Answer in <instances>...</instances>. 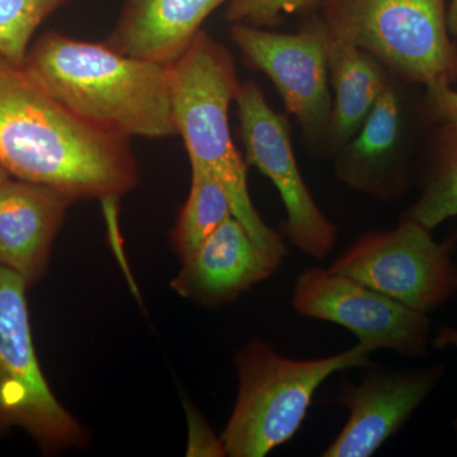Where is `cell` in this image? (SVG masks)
I'll return each instance as SVG.
<instances>
[{
  "label": "cell",
  "instance_id": "obj_1",
  "mask_svg": "<svg viewBox=\"0 0 457 457\" xmlns=\"http://www.w3.org/2000/svg\"><path fill=\"white\" fill-rule=\"evenodd\" d=\"M0 165L77 200H117L137 182L129 137L96 128L0 55Z\"/></svg>",
  "mask_w": 457,
  "mask_h": 457
},
{
  "label": "cell",
  "instance_id": "obj_2",
  "mask_svg": "<svg viewBox=\"0 0 457 457\" xmlns=\"http://www.w3.org/2000/svg\"><path fill=\"white\" fill-rule=\"evenodd\" d=\"M23 66L62 106L96 128L126 137L177 135L170 65L51 31L29 47Z\"/></svg>",
  "mask_w": 457,
  "mask_h": 457
},
{
  "label": "cell",
  "instance_id": "obj_3",
  "mask_svg": "<svg viewBox=\"0 0 457 457\" xmlns=\"http://www.w3.org/2000/svg\"><path fill=\"white\" fill-rule=\"evenodd\" d=\"M239 87L233 56L204 31L170 65L174 122L191 165L204 168L221 183L230 198L234 218L255 245L281 266L287 245L255 210L246 179L248 163L231 137L228 107L236 101Z\"/></svg>",
  "mask_w": 457,
  "mask_h": 457
},
{
  "label": "cell",
  "instance_id": "obj_4",
  "mask_svg": "<svg viewBox=\"0 0 457 457\" xmlns=\"http://www.w3.org/2000/svg\"><path fill=\"white\" fill-rule=\"evenodd\" d=\"M368 345L318 360L281 356L252 339L236 357L239 393L221 435L231 457H264L296 435L321 384L336 372L370 365Z\"/></svg>",
  "mask_w": 457,
  "mask_h": 457
},
{
  "label": "cell",
  "instance_id": "obj_5",
  "mask_svg": "<svg viewBox=\"0 0 457 457\" xmlns=\"http://www.w3.org/2000/svg\"><path fill=\"white\" fill-rule=\"evenodd\" d=\"M320 17L335 37L408 82L431 88L457 80L445 0H326Z\"/></svg>",
  "mask_w": 457,
  "mask_h": 457
},
{
  "label": "cell",
  "instance_id": "obj_6",
  "mask_svg": "<svg viewBox=\"0 0 457 457\" xmlns=\"http://www.w3.org/2000/svg\"><path fill=\"white\" fill-rule=\"evenodd\" d=\"M29 287L0 264V431L21 427L47 451L79 446L86 431L51 392L36 356Z\"/></svg>",
  "mask_w": 457,
  "mask_h": 457
},
{
  "label": "cell",
  "instance_id": "obj_7",
  "mask_svg": "<svg viewBox=\"0 0 457 457\" xmlns=\"http://www.w3.org/2000/svg\"><path fill=\"white\" fill-rule=\"evenodd\" d=\"M453 240L435 242L420 222L402 219L392 230L371 231L329 267L413 311L428 314L457 293Z\"/></svg>",
  "mask_w": 457,
  "mask_h": 457
},
{
  "label": "cell",
  "instance_id": "obj_8",
  "mask_svg": "<svg viewBox=\"0 0 457 457\" xmlns=\"http://www.w3.org/2000/svg\"><path fill=\"white\" fill-rule=\"evenodd\" d=\"M327 33L320 16L303 22L297 33L264 31L245 23L230 27L231 38L246 64L272 80L288 112L315 146H327L332 119Z\"/></svg>",
  "mask_w": 457,
  "mask_h": 457
},
{
  "label": "cell",
  "instance_id": "obj_9",
  "mask_svg": "<svg viewBox=\"0 0 457 457\" xmlns=\"http://www.w3.org/2000/svg\"><path fill=\"white\" fill-rule=\"evenodd\" d=\"M246 163L278 189L286 210L282 233L300 252L323 260L338 237L319 209L295 158L287 117L275 112L257 83L240 84L236 98Z\"/></svg>",
  "mask_w": 457,
  "mask_h": 457
},
{
  "label": "cell",
  "instance_id": "obj_10",
  "mask_svg": "<svg viewBox=\"0 0 457 457\" xmlns=\"http://www.w3.org/2000/svg\"><path fill=\"white\" fill-rule=\"evenodd\" d=\"M293 306L303 317L345 328L372 351L407 357L427 353L431 326L427 314L329 269L303 270L295 282Z\"/></svg>",
  "mask_w": 457,
  "mask_h": 457
},
{
  "label": "cell",
  "instance_id": "obj_11",
  "mask_svg": "<svg viewBox=\"0 0 457 457\" xmlns=\"http://www.w3.org/2000/svg\"><path fill=\"white\" fill-rule=\"evenodd\" d=\"M444 368L370 371L360 384L345 383L339 404L350 417L323 457H369L398 433L440 383Z\"/></svg>",
  "mask_w": 457,
  "mask_h": 457
},
{
  "label": "cell",
  "instance_id": "obj_12",
  "mask_svg": "<svg viewBox=\"0 0 457 457\" xmlns=\"http://www.w3.org/2000/svg\"><path fill=\"white\" fill-rule=\"evenodd\" d=\"M73 198L29 180L0 183V264L36 284L44 276L51 246Z\"/></svg>",
  "mask_w": 457,
  "mask_h": 457
},
{
  "label": "cell",
  "instance_id": "obj_13",
  "mask_svg": "<svg viewBox=\"0 0 457 457\" xmlns=\"http://www.w3.org/2000/svg\"><path fill=\"white\" fill-rule=\"evenodd\" d=\"M278 269V262L255 245L233 216L183 261L170 285L186 299L220 305L233 302Z\"/></svg>",
  "mask_w": 457,
  "mask_h": 457
},
{
  "label": "cell",
  "instance_id": "obj_14",
  "mask_svg": "<svg viewBox=\"0 0 457 457\" xmlns=\"http://www.w3.org/2000/svg\"><path fill=\"white\" fill-rule=\"evenodd\" d=\"M402 140V101L389 80L359 131L337 153V177L348 187L380 200L398 196L404 187Z\"/></svg>",
  "mask_w": 457,
  "mask_h": 457
},
{
  "label": "cell",
  "instance_id": "obj_15",
  "mask_svg": "<svg viewBox=\"0 0 457 457\" xmlns=\"http://www.w3.org/2000/svg\"><path fill=\"white\" fill-rule=\"evenodd\" d=\"M230 0H125L104 41L123 55L171 65L191 46L210 14Z\"/></svg>",
  "mask_w": 457,
  "mask_h": 457
},
{
  "label": "cell",
  "instance_id": "obj_16",
  "mask_svg": "<svg viewBox=\"0 0 457 457\" xmlns=\"http://www.w3.org/2000/svg\"><path fill=\"white\" fill-rule=\"evenodd\" d=\"M327 32L328 71L335 101L326 149L337 154L359 131L389 78L374 56L339 40L328 29Z\"/></svg>",
  "mask_w": 457,
  "mask_h": 457
},
{
  "label": "cell",
  "instance_id": "obj_17",
  "mask_svg": "<svg viewBox=\"0 0 457 457\" xmlns=\"http://www.w3.org/2000/svg\"><path fill=\"white\" fill-rule=\"evenodd\" d=\"M233 216L230 198L221 183L204 168L191 165L188 198L171 233L174 252L182 262L187 260Z\"/></svg>",
  "mask_w": 457,
  "mask_h": 457
},
{
  "label": "cell",
  "instance_id": "obj_18",
  "mask_svg": "<svg viewBox=\"0 0 457 457\" xmlns=\"http://www.w3.org/2000/svg\"><path fill=\"white\" fill-rule=\"evenodd\" d=\"M457 216V125H441L435 158L420 200L403 219L433 230ZM457 242L456 236L453 237Z\"/></svg>",
  "mask_w": 457,
  "mask_h": 457
},
{
  "label": "cell",
  "instance_id": "obj_19",
  "mask_svg": "<svg viewBox=\"0 0 457 457\" xmlns=\"http://www.w3.org/2000/svg\"><path fill=\"white\" fill-rule=\"evenodd\" d=\"M71 0H0V55L25 65L31 40L51 14Z\"/></svg>",
  "mask_w": 457,
  "mask_h": 457
},
{
  "label": "cell",
  "instance_id": "obj_20",
  "mask_svg": "<svg viewBox=\"0 0 457 457\" xmlns=\"http://www.w3.org/2000/svg\"><path fill=\"white\" fill-rule=\"evenodd\" d=\"M317 0H230L225 17L228 22L255 27L276 26L284 14L312 7Z\"/></svg>",
  "mask_w": 457,
  "mask_h": 457
},
{
  "label": "cell",
  "instance_id": "obj_21",
  "mask_svg": "<svg viewBox=\"0 0 457 457\" xmlns=\"http://www.w3.org/2000/svg\"><path fill=\"white\" fill-rule=\"evenodd\" d=\"M188 456H227L221 438H216L196 411H188Z\"/></svg>",
  "mask_w": 457,
  "mask_h": 457
},
{
  "label": "cell",
  "instance_id": "obj_22",
  "mask_svg": "<svg viewBox=\"0 0 457 457\" xmlns=\"http://www.w3.org/2000/svg\"><path fill=\"white\" fill-rule=\"evenodd\" d=\"M429 114L441 125H457V92L451 86L427 88Z\"/></svg>",
  "mask_w": 457,
  "mask_h": 457
},
{
  "label": "cell",
  "instance_id": "obj_23",
  "mask_svg": "<svg viewBox=\"0 0 457 457\" xmlns=\"http://www.w3.org/2000/svg\"><path fill=\"white\" fill-rule=\"evenodd\" d=\"M432 345L437 348L453 347L457 350V328L441 326L437 335L433 338Z\"/></svg>",
  "mask_w": 457,
  "mask_h": 457
},
{
  "label": "cell",
  "instance_id": "obj_24",
  "mask_svg": "<svg viewBox=\"0 0 457 457\" xmlns=\"http://www.w3.org/2000/svg\"><path fill=\"white\" fill-rule=\"evenodd\" d=\"M447 25L450 35L457 36V0H451L447 8Z\"/></svg>",
  "mask_w": 457,
  "mask_h": 457
},
{
  "label": "cell",
  "instance_id": "obj_25",
  "mask_svg": "<svg viewBox=\"0 0 457 457\" xmlns=\"http://www.w3.org/2000/svg\"><path fill=\"white\" fill-rule=\"evenodd\" d=\"M8 179H11V174H9L8 171L0 165V183L4 182V180H7Z\"/></svg>",
  "mask_w": 457,
  "mask_h": 457
}]
</instances>
